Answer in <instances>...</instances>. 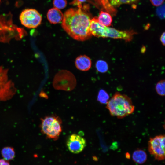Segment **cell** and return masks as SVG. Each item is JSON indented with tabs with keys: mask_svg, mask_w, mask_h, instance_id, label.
<instances>
[{
	"mask_svg": "<svg viewBox=\"0 0 165 165\" xmlns=\"http://www.w3.org/2000/svg\"><path fill=\"white\" fill-rule=\"evenodd\" d=\"M91 20L83 8H70L63 14L62 27L71 37L79 41H84L92 36L90 28Z\"/></svg>",
	"mask_w": 165,
	"mask_h": 165,
	"instance_id": "1",
	"label": "cell"
},
{
	"mask_svg": "<svg viewBox=\"0 0 165 165\" xmlns=\"http://www.w3.org/2000/svg\"><path fill=\"white\" fill-rule=\"evenodd\" d=\"M90 30L92 35L97 37L120 39L126 42L131 41L136 34L133 30L121 31L104 26L99 22L96 17L91 20Z\"/></svg>",
	"mask_w": 165,
	"mask_h": 165,
	"instance_id": "2",
	"label": "cell"
},
{
	"mask_svg": "<svg viewBox=\"0 0 165 165\" xmlns=\"http://www.w3.org/2000/svg\"><path fill=\"white\" fill-rule=\"evenodd\" d=\"M106 108L110 115L121 119L132 114L135 107L127 95L119 92L116 93L106 104Z\"/></svg>",
	"mask_w": 165,
	"mask_h": 165,
	"instance_id": "3",
	"label": "cell"
},
{
	"mask_svg": "<svg viewBox=\"0 0 165 165\" xmlns=\"http://www.w3.org/2000/svg\"><path fill=\"white\" fill-rule=\"evenodd\" d=\"M62 123L61 119L58 116H46L41 119V131L49 138L57 139L62 131Z\"/></svg>",
	"mask_w": 165,
	"mask_h": 165,
	"instance_id": "4",
	"label": "cell"
},
{
	"mask_svg": "<svg viewBox=\"0 0 165 165\" xmlns=\"http://www.w3.org/2000/svg\"><path fill=\"white\" fill-rule=\"evenodd\" d=\"M8 73V69L0 65V101L9 100L16 93V88Z\"/></svg>",
	"mask_w": 165,
	"mask_h": 165,
	"instance_id": "5",
	"label": "cell"
},
{
	"mask_svg": "<svg viewBox=\"0 0 165 165\" xmlns=\"http://www.w3.org/2000/svg\"><path fill=\"white\" fill-rule=\"evenodd\" d=\"M165 135H157L150 138L148 143V149L150 153L158 160L165 159Z\"/></svg>",
	"mask_w": 165,
	"mask_h": 165,
	"instance_id": "6",
	"label": "cell"
},
{
	"mask_svg": "<svg viewBox=\"0 0 165 165\" xmlns=\"http://www.w3.org/2000/svg\"><path fill=\"white\" fill-rule=\"evenodd\" d=\"M21 24L29 28H36L41 23L42 17L36 10L30 9L24 10L20 16Z\"/></svg>",
	"mask_w": 165,
	"mask_h": 165,
	"instance_id": "7",
	"label": "cell"
},
{
	"mask_svg": "<svg viewBox=\"0 0 165 165\" xmlns=\"http://www.w3.org/2000/svg\"><path fill=\"white\" fill-rule=\"evenodd\" d=\"M67 145L69 151L74 154L80 153L86 146V140L83 137L76 134L70 135L68 138Z\"/></svg>",
	"mask_w": 165,
	"mask_h": 165,
	"instance_id": "8",
	"label": "cell"
},
{
	"mask_svg": "<svg viewBox=\"0 0 165 165\" xmlns=\"http://www.w3.org/2000/svg\"><path fill=\"white\" fill-rule=\"evenodd\" d=\"M55 77L61 79L55 78L53 85L56 89L69 91L72 90L75 86L76 80L73 75L70 78L69 77L68 78L62 79L57 75Z\"/></svg>",
	"mask_w": 165,
	"mask_h": 165,
	"instance_id": "9",
	"label": "cell"
},
{
	"mask_svg": "<svg viewBox=\"0 0 165 165\" xmlns=\"http://www.w3.org/2000/svg\"><path fill=\"white\" fill-rule=\"evenodd\" d=\"M75 64L78 69L86 71L90 68L92 63L90 59L86 55H81L76 58Z\"/></svg>",
	"mask_w": 165,
	"mask_h": 165,
	"instance_id": "10",
	"label": "cell"
},
{
	"mask_svg": "<svg viewBox=\"0 0 165 165\" xmlns=\"http://www.w3.org/2000/svg\"><path fill=\"white\" fill-rule=\"evenodd\" d=\"M47 17L48 20L50 23L56 24L62 21L63 14L60 9L54 8L48 11Z\"/></svg>",
	"mask_w": 165,
	"mask_h": 165,
	"instance_id": "11",
	"label": "cell"
},
{
	"mask_svg": "<svg viewBox=\"0 0 165 165\" xmlns=\"http://www.w3.org/2000/svg\"><path fill=\"white\" fill-rule=\"evenodd\" d=\"M133 160L135 163L142 164L144 163L147 159L146 152L141 149H137L134 151L132 156Z\"/></svg>",
	"mask_w": 165,
	"mask_h": 165,
	"instance_id": "12",
	"label": "cell"
},
{
	"mask_svg": "<svg viewBox=\"0 0 165 165\" xmlns=\"http://www.w3.org/2000/svg\"><path fill=\"white\" fill-rule=\"evenodd\" d=\"M97 19L100 24L106 27L110 26L112 21V16L110 13L103 11L100 13Z\"/></svg>",
	"mask_w": 165,
	"mask_h": 165,
	"instance_id": "13",
	"label": "cell"
},
{
	"mask_svg": "<svg viewBox=\"0 0 165 165\" xmlns=\"http://www.w3.org/2000/svg\"><path fill=\"white\" fill-rule=\"evenodd\" d=\"M4 159L8 161L13 160L15 156V152L13 148L7 146L3 147L1 151Z\"/></svg>",
	"mask_w": 165,
	"mask_h": 165,
	"instance_id": "14",
	"label": "cell"
},
{
	"mask_svg": "<svg viewBox=\"0 0 165 165\" xmlns=\"http://www.w3.org/2000/svg\"><path fill=\"white\" fill-rule=\"evenodd\" d=\"M12 23V15L10 13L6 15H0V31L5 26Z\"/></svg>",
	"mask_w": 165,
	"mask_h": 165,
	"instance_id": "15",
	"label": "cell"
},
{
	"mask_svg": "<svg viewBox=\"0 0 165 165\" xmlns=\"http://www.w3.org/2000/svg\"><path fill=\"white\" fill-rule=\"evenodd\" d=\"M109 99L108 93L104 90H100L97 96V100L102 104H106Z\"/></svg>",
	"mask_w": 165,
	"mask_h": 165,
	"instance_id": "16",
	"label": "cell"
},
{
	"mask_svg": "<svg viewBox=\"0 0 165 165\" xmlns=\"http://www.w3.org/2000/svg\"><path fill=\"white\" fill-rule=\"evenodd\" d=\"M138 0H108L111 6L113 8L118 7L123 4H130L136 2Z\"/></svg>",
	"mask_w": 165,
	"mask_h": 165,
	"instance_id": "17",
	"label": "cell"
},
{
	"mask_svg": "<svg viewBox=\"0 0 165 165\" xmlns=\"http://www.w3.org/2000/svg\"><path fill=\"white\" fill-rule=\"evenodd\" d=\"M96 67L98 71L102 73L106 72L108 69V64L102 60L97 61L96 64Z\"/></svg>",
	"mask_w": 165,
	"mask_h": 165,
	"instance_id": "18",
	"label": "cell"
},
{
	"mask_svg": "<svg viewBox=\"0 0 165 165\" xmlns=\"http://www.w3.org/2000/svg\"><path fill=\"white\" fill-rule=\"evenodd\" d=\"M165 82L164 80H162L158 82L155 87L156 91L160 95L162 96L165 95Z\"/></svg>",
	"mask_w": 165,
	"mask_h": 165,
	"instance_id": "19",
	"label": "cell"
},
{
	"mask_svg": "<svg viewBox=\"0 0 165 165\" xmlns=\"http://www.w3.org/2000/svg\"><path fill=\"white\" fill-rule=\"evenodd\" d=\"M53 3L54 8L61 9L66 7L67 2L66 0H53Z\"/></svg>",
	"mask_w": 165,
	"mask_h": 165,
	"instance_id": "20",
	"label": "cell"
},
{
	"mask_svg": "<svg viewBox=\"0 0 165 165\" xmlns=\"http://www.w3.org/2000/svg\"><path fill=\"white\" fill-rule=\"evenodd\" d=\"M156 13L158 16L161 19H163L165 17V5L163 4L158 6L156 8Z\"/></svg>",
	"mask_w": 165,
	"mask_h": 165,
	"instance_id": "21",
	"label": "cell"
},
{
	"mask_svg": "<svg viewBox=\"0 0 165 165\" xmlns=\"http://www.w3.org/2000/svg\"><path fill=\"white\" fill-rule=\"evenodd\" d=\"M87 0H73L70 4L77 6V7H82V4Z\"/></svg>",
	"mask_w": 165,
	"mask_h": 165,
	"instance_id": "22",
	"label": "cell"
},
{
	"mask_svg": "<svg viewBox=\"0 0 165 165\" xmlns=\"http://www.w3.org/2000/svg\"><path fill=\"white\" fill-rule=\"evenodd\" d=\"M152 4L156 6H159L162 5L164 0H150Z\"/></svg>",
	"mask_w": 165,
	"mask_h": 165,
	"instance_id": "23",
	"label": "cell"
},
{
	"mask_svg": "<svg viewBox=\"0 0 165 165\" xmlns=\"http://www.w3.org/2000/svg\"><path fill=\"white\" fill-rule=\"evenodd\" d=\"M0 165H10V164L8 161L4 159H0Z\"/></svg>",
	"mask_w": 165,
	"mask_h": 165,
	"instance_id": "24",
	"label": "cell"
},
{
	"mask_svg": "<svg viewBox=\"0 0 165 165\" xmlns=\"http://www.w3.org/2000/svg\"><path fill=\"white\" fill-rule=\"evenodd\" d=\"M165 32H163L161 35L160 37V41L162 43V44L163 45L165 46Z\"/></svg>",
	"mask_w": 165,
	"mask_h": 165,
	"instance_id": "25",
	"label": "cell"
},
{
	"mask_svg": "<svg viewBox=\"0 0 165 165\" xmlns=\"http://www.w3.org/2000/svg\"><path fill=\"white\" fill-rule=\"evenodd\" d=\"M23 2L21 0L16 1L15 4V6L16 7H20L23 4Z\"/></svg>",
	"mask_w": 165,
	"mask_h": 165,
	"instance_id": "26",
	"label": "cell"
},
{
	"mask_svg": "<svg viewBox=\"0 0 165 165\" xmlns=\"http://www.w3.org/2000/svg\"><path fill=\"white\" fill-rule=\"evenodd\" d=\"M126 157L127 159H129L130 158V154L128 152L126 153Z\"/></svg>",
	"mask_w": 165,
	"mask_h": 165,
	"instance_id": "27",
	"label": "cell"
},
{
	"mask_svg": "<svg viewBox=\"0 0 165 165\" xmlns=\"http://www.w3.org/2000/svg\"><path fill=\"white\" fill-rule=\"evenodd\" d=\"M0 1H1V0H0Z\"/></svg>",
	"mask_w": 165,
	"mask_h": 165,
	"instance_id": "28",
	"label": "cell"
}]
</instances>
